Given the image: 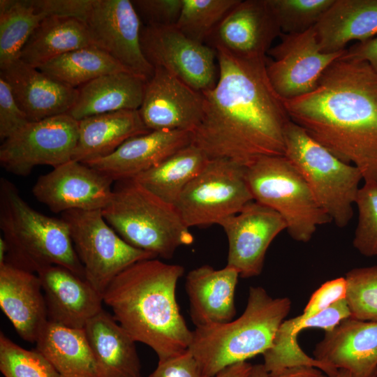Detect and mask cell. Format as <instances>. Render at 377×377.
<instances>
[{
	"instance_id": "60d3db41",
	"label": "cell",
	"mask_w": 377,
	"mask_h": 377,
	"mask_svg": "<svg viewBox=\"0 0 377 377\" xmlns=\"http://www.w3.org/2000/svg\"><path fill=\"white\" fill-rule=\"evenodd\" d=\"M347 283L345 277H338L323 283L311 296L302 316H314L339 300L346 299Z\"/></svg>"
},
{
	"instance_id": "f6af8a7d",
	"label": "cell",
	"mask_w": 377,
	"mask_h": 377,
	"mask_svg": "<svg viewBox=\"0 0 377 377\" xmlns=\"http://www.w3.org/2000/svg\"><path fill=\"white\" fill-rule=\"evenodd\" d=\"M319 369L311 366H296L286 368L278 373L269 374V377H322Z\"/></svg>"
},
{
	"instance_id": "9a60e30c",
	"label": "cell",
	"mask_w": 377,
	"mask_h": 377,
	"mask_svg": "<svg viewBox=\"0 0 377 377\" xmlns=\"http://www.w3.org/2000/svg\"><path fill=\"white\" fill-rule=\"evenodd\" d=\"M113 182L94 168L71 159L40 176L32 193L54 213L102 210L111 199Z\"/></svg>"
},
{
	"instance_id": "e575fe53",
	"label": "cell",
	"mask_w": 377,
	"mask_h": 377,
	"mask_svg": "<svg viewBox=\"0 0 377 377\" xmlns=\"http://www.w3.org/2000/svg\"><path fill=\"white\" fill-rule=\"evenodd\" d=\"M0 371L4 377H60L36 348L28 350L0 332Z\"/></svg>"
},
{
	"instance_id": "7402d4cb",
	"label": "cell",
	"mask_w": 377,
	"mask_h": 377,
	"mask_svg": "<svg viewBox=\"0 0 377 377\" xmlns=\"http://www.w3.org/2000/svg\"><path fill=\"white\" fill-rule=\"evenodd\" d=\"M0 75L30 121L67 114L73 108L77 90L62 83L19 58L1 68Z\"/></svg>"
},
{
	"instance_id": "484cf974",
	"label": "cell",
	"mask_w": 377,
	"mask_h": 377,
	"mask_svg": "<svg viewBox=\"0 0 377 377\" xmlns=\"http://www.w3.org/2000/svg\"><path fill=\"white\" fill-rule=\"evenodd\" d=\"M313 28L322 52L344 51L377 35V0H334Z\"/></svg>"
},
{
	"instance_id": "f35d334b",
	"label": "cell",
	"mask_w": 377,
	"mask_h": 377,
	"mask_svg": "<svg viewBox=\"0 0 377 377\" xmlns=\"http://www.w3.org/2000/svg\"><path fill=\"white\" fill-rule=\"evenodd\" d=\"M132 3L147 25H175L183 6V0H134Z\"/></svg>"
},
{
	"instance_id": "f1b7e54d",
	"label": "cell",
	"mask_w": 377,
	"mask_h": 377,
	"mask_svg": "<svg viewBox=\"0 0 377 377\" xmlns=\"http://www.w3.org/2000/svg\"><path fill=\"white\" fill-rule=\"evenodd\" d=\"M36 344L60 377H101L83 329L48 321Z\"/></svg>"
},
{
	"instance_id": "ab89813d",
	"label": "cell",
	"mask_w": 377,
	"mask_h": 377,
	"mask_svg": "<svg viewBox=\"0 0 377 377\" xmlns=\"http://www.w3.org/2000/svg\"><path fill=\"white\" fill-rule=\"evenodd\" d=\"M17 103L6 80L0 75V138L2 141L29 122Z\"/></svg>"
},
{
	"instance_id": "83f0119b",
	"label": "cell",
	"mask_w": 377,
	"mask_h": 377,
	"mask_svg": "<svg viewBox=\"0 0 377 377\" xmlns=\"http://www.w3.org/2000/svg\"><path fill=\"white\" fill-rule=\"evenodd\" d=\"M147 80L129 71L107 74L77 88V96L67 113L77 121L124 110H139Z\"/></svg>"
},
{
	"instance_id": "ee69618b",
	"label": "cell",
	"mask_w": 377,
	"mask_h": 377,
	"mask_svg": "<svg viewBox=\"0 0 377 377\" xmlns=\"http://www.w3.org/2000/svg\"><path fill=\"white\" fill-rule=\"evenodd\" d=\"M344 58L368 63L377 73V36L346 49Z\"/></svg>"
},
{
	"instance_id": "277c9868",
	"label": "cell",
	"mask_w": 377,
	"mask_h": 377,
	"mask_svg": "<svg viewBox=\"0 0 377 377\" xmlns=\"http://www.w3.org/2000/svg\"><path fill=\"white\" fill-rule=\"evenodd\" d=\"M288 297H272L260 286H251L242 315L230 321L195 327L188 348L202 377H213L226 367L263 354L288 315Z\"/></svg>"
},
{
	"instance_id": "b9f144b4",
	"label": "cell",
	"mask_w": 377,
	"mask_h": 377,
	"mask_svg": "<svg viewBox=\"0 0 377 377\" xmlns=\"http://www.w3.org/2000/svg\"><path fill=\"white\" fill-rule=\"evenodd\" d=\"M148 377H202L199 365L191 353L185 352L158 362Z\"/></svg>"
},
{
	"instance_id": "d590c367",
	"label": "cell",
	"mask_w": 377,
	"mask_h": 377,
	"mask_svg": "<svg viewBox=\"0 0 377 377\" xmlns=\"http://www.w3.org/2000/svg\"><path fill=\"white\" fill-rule=\"evenodd\" d=\"M344 277L350 317L377 321V265L353 268Z\"/></svg>"
},
{
	"instance_id": "681fc988",
	"label": "cell",
	"mask_w": 377,
	"mask_h": 377,
	"mask_svg": "<svg viewBox=\"0 0 377 377\" xmlns=\"http://www.w3.org/2000/svg\"><path fill=\"white\" fill-rule=\"evenodd\" d=\"M322 377H329V376L323 375ZM332 377H353V376L347 370L339 369L337 374Z\"/></svg>"
},
{
	"instance_id": "4316f807",
	"label": "cell",
	"mask_w": 377,
	"mask_h": 377,
	"mask_svg": "<svg viewBox=\"0 0 377 377\" xmlns=\"http://www.w3.org/2000/svg\"><path fill=\"white\" fill-rule=\"evenodd\" d=\"M151 131L138 110H124L78 121V139L73 160L85 163L109 156L127 140Z\"/></svg>"
},
{
	"instance_id": "74e56055",
	"label": "cell",
	"mask_w": 377,
	"mask_h": 377,
	"mask_svg": "<svg viewBox=\"0 0 377 377\" xmlns=\"http://www.w3.org/2000/svg\"><path fill=\"white\" fill-rule=\"evenodd\" d=\"M355 205L358 217L353 245L364 256H377V183L364 182Z\"/></svg>"
},
{
	"instance_id": "2e32d148",
	"label": "cell",
	"mask_w": 377,
	"mask_h": 377,
	"mask_svg": "<svg viewBox=\"0 0 377 377\" xmlns=\"http://www.w3.org/2000/svg\"><path fill=\"white\" fill-rule=\"evenodd\" d=\"M219 225L228 241L226 265L244 279L261 274L269 245L287 228L279 214L254 200Z\"/></svg>"
},
{
	"instance_id": "44dd1931",
	"label": "cell",
	"mask_w": 377,
	"mask_h": 377,
	"mask_svg": "<svg viewBox=\"0 0 377 377\" xmlns=\"http://www.w3.org/2000/svg\"><path fill=\"white\" fill-rule=\"evenodd\" d=\"M192 133L186 131H151L124 142L105 157L86 165L114 182L133 179L191 144Z\"/></svg>"
},
{
	"instance_id": "8992f818",
	"label": "cell",
	"mask_w": 377,
	"mask_h": 377,
	"mask_svg": "<svg viewBox=\"0 0 377 377\" xmlns=\"http://www.w3.org/2000/svg\"><path fill=\"white\" fill-rule=\"evenodd\" d=\"M109 203L101 212L107 223L130 245L156 257L170 258L194 241L176 207L134 179L114 182Z\"/></svg>"
},
{
	"instance_id": "603a6c76",
	"label": "cell",
	"mask_w": 377,
	"mask_h": 377,
	"mask_svg": "<svg viewBox=\"0 0 377 377\" xmlns=\"http://www.w3.org/2000/svg\"><path fill=\"white\" fill-rule=\"evenodd\" d=\"M0 307L18 335L36 343L48 323L38 275L8 263L0 265Z\"/></svg>"
},
{
	"instance_id": "6da1fadb",
	"label": "cell",
	"mask_w": 377,
	"mask_h": 377,
	"mask_svg": "<svg viewBox=\"0 0 377 377\" xmlns=\"http://www.w3.org/2000/svg\"><path fill=\"white\" fill-rule=\"evenodd\" d=\"M219 77L203 91L202 118L191 145L209 158L248 165L258 158L284 156L285 131L290 119L283 99L267 75L266 57H244L221 47Z\"/></svg>"
},
{
	"instance_id": "8fae6325",
	"label": "cell",
	"mask_w": 377,
	"mask_h": 377,
	"mask_svg": "<svg viewBox=\"0 0 377 377\" xmlns=\"http://www.w3.org/2000/svg\"><path fill=\"white\" fill-rule=\"evenodd\" d=\"M77 139L78 121L68 114L29 121L2 142L0 163L18 176L38 165L56 168L72 159Z\"/></svg>"
},
{
	"instance_id": "7a4b0ae2",
	"label": "cell",
	"mask_w": 377,
	"mask_h": 377,
	"mask_svg": "<svg viewBox=\"0 0 377 377\" xmlns=\"http://www.w3.org/2000/svg\"><path fill=\"white\" fill-rule=\"evenodd\" d=\"M283 101L290 121L377 183V73L368 63L342 57L314 89Z\"/></svg>"
},
{
	"instance_id": "e0dca14e",
	"label": "cell",
	"mask_w": 377,
	"mask_h": 377,
	"mask_svg": "<svg viewBox=\"0 0 377 377\" xmlns=\"http://www.w3.org/2000/svg\"><path fill=\"white\" fill-rule=\"evenodd\" d=\"M204 98L161 67L147 80L139 112L150 131L193 132L202 115Z\"/></svg>"
},
{
	"instance_id": "7dc6e473",
	"label": "cell",
	"mask_w": 377,
	"mask_h": 377,
	"mask_svg": "<svg viewBox=\"0 0 377 377\" xmlns=\"http://www.w3.org/2000/svg\"><path fill=\"white\" fill-rule=\"evenodd\" d=\"M248 377H269V373L263 364L253 365Z\"/></svg>"
},
{
	"instance_id": "4fadbf2b",
	"label": "cell",
	"mask_w": 377,
	"mask_h": 377,
	"mask_svg": "<svg viewBox=\"0 0 377 377\" xmlns=\"http://www.w3.org/2000/svg\"><path fill=\"white\" fill-rule=\"evenodd\" d=\"M83 22L93 46L135 74L147 80L153 75L154 68L142 50L140 17L132 1L91 0Z\"/></svg>"
},
{
	"instance_id": "cb8c5ba5",
	"label": "cell",
	"mask_w": 377,
	"mask_h": 377,
	"mask_svg": "<svg viewBox=\"0 0 377 377\" xmlns=\"http://www.w3.org/2000/svg\"><path fill=\"white\" fill-rule=\"evenodd\" d=\"M239 275L226 266L215 269L205 265L191 270L186 277V291L191 318L195 327L220 324L234 319L235 293Z\"/></svg>"
},
{
	"instance_id": "836d02e7",
	"label": "cell",
	"mask_w": 377,
	"mask_h": 377,
	"mask_svg": "<svg viewBox=\"0 0 377 377\" xmlns=\"http://www.w3.org/2000/svg\"><path fill=\"white\" fill-rule=\"evenodd\" d=\"M240 0H183L176 27L187 37L205 43Z\"/></svg>"
},
{
	"instance_id": "bcb514c9",
	"label": "cell",
	"mask_w": 377,
	"mask_h": 377,
	"mask_svg": "<svg viewBox=\"0 0 377 377\" xmlns=\"http://www.w3.org/2000/svg\"><path fill=\"white\" fill-rule=\"evenodd\" d=\"M252 366L246 361L238 362L226 367L213 377H248Z\"/></svg>"
},
{
	"instance_id": "d6986e66",
	"label": "cell",
	"mask_w": 377,
	"mask_h": 377,
	"mask_svg": "<svg viewBox=\"0 0 377 377\" xmlns=\"http://www.w3.org/2000/svg\"><path fill=\"white\" fill-rule=\"evenodd\" d=\"M37 274L41 281L48 320L73 329H83L103 308V295L85 279L68 269L51 265Z\"/></svg>"
},
{
	"instance_id": "7c38bea8",
	"label": "cell",
	"mask_w": 377,
	"mask_h": 377,
	"mask_svg": "<svg viewBox=\"0 0 377 377\" xmlns=\"http://www.w3.org/2000/svg\"><path fill=\"white\" fill-rule=\"evenodd\" d=\"M140 43L154 67L166 70L195 90L212 89L219 77L215 50L187 37L176 25H145Z\"/></svg>"
},
{
	"instance_id": "52a82bcc",
	"label": "cell",
	"mask_w": 377,
	"mask_h": 377,
	"mask_svg": "<svg viewBox=\"0 0 377 377\" xmlns=\"http://www.w3.org/2000/svg\"><path fill=\"white\" fill-rule=\"evenodd\" d=\"M284 156L306 181L316 200L339 228L353 216L362 175L321 145L292 121L285 131Z\"/></svg>"
},
{
	"instance_id": "ac0fdd59",
	"label": "cell",
	"mask_w": 377,
	"mask_h": 377,
	"mask_svg": "<svg viewBox=\"0 0 377 377\" xmlns=\"http://www.w3.org/2000/svg\"><path fill=\"white\" fill-rule=\"evenodd\" d=\"M281 34L267 0H240L207 40L237 56L266 57Z\"/></svg>"
},
{
	"instance_id": "d4e9b609",
	"label": "cell",
	"mask_w": 377,
	"mask_h": 377,
	"mask_svg": "<svg viewBox=\"0 0 377 377\" xmlns=\"http://www.w3.org/2000/svg\"><path fill=\"white\" fill-rule=\"evenodd\" d=\"M101 377H142L135 341L104 309L83 328Z\"/></svg>"
},
{
	"instance_id": "9c48e42d",
	"label": "cell",
	"mask_w": 377,
	"mask_h": 377,
	"mask_svg": "<svg viewBox=\"0 0 377 377\" xmlns=\"http://www.w3.org/2000/svg\"><path fill=\"white\" fill-rule=\"evenodd\" d=\"M61 215L68 226L85 279L102 295L127 267L156 258L123 239L105 220L101 210L73 209Z\"/></svg>"
},
{
	"instance_id": "c3c4849f",
	"label": "cell",
	"mask_w": 377,
	"mask_h": 377,
	"mask_svg": "<svg viewBox=\"0 0 377 377\" xmlns=\"http://www.w3.org/2000/svg\"><path fill=\"white\" fill-rule=\"evenodd\" d=\"M7 253V246L4 239L0 237V265H3L6 262Z\"/></svg>"
},
{
	"instance_id": "f907efd6",
	"label": "cell",
	"mask_w": 377,
	"mask_h": 377,
	"mask_svg": "<svg viewBox=\"0 0 377 377\" xmlns=\"http://www.w3.org/2000/svg\"><path fill=\"white\" fill-rule=\"evenodd\" d=\"M376 377H377V376H376Z\"/></svg>"
},
{
	"instance_id": "3957f363",
	"label": "cell",
	"mask_w": 377,
	"mask_h": 377,
	"mask_svg": "<svg viewBox=\"0 0 377 377\" xmlns=\"http://www.w3.org/2000/svg\"><path fill=\"white\" fill-rule=\"evenodd\" d=\"M184 272L179 265L140 260L117 276L103 294L116 320L135 342L150 347L158 362L185 352L192 341L193 331L176 299Z\"/></svg>"
},
{
	"instance_id": "5bb4252c",
	"label": "cell",
	"mask_w": 377,
	"mask_h": 377,
	"mask_svg": "<svg viewBox=\"0 0 377 377\" xmlns=\"http://www.w3.org/2000/svg\"><path fill=\"white\" fill-rule=\"evenodd\" d=\"M281 41L267 54L266 61L269 81L283 100L311 91L327 68L342 57L346 50L326 53L320 50L314 28L302 33L281 34Z\"/></svg>"
},
{
	"instance_id": "f546056e",
	"label": "cell",
	"mask_w": 377,
	"mask_h": 377,
	"mask_svg": "<svg viewBox=\"0 0 377 377\" xmlns=\"http://www.w3.org/2000/svg\"><path fill=\"white\" fill-rule=\"evenodd\" d=\"M91 45L84 22L75 17L52 16L43 20L32 32L19 59L38 68L66 52Z\"/></svg>"
},
{
	"instance_id": "d6a6232c",
	"label": "cell",
	"mask_w": 377,
	"mask_h": 377,
	"mask_svg": "<svg viewBox=\"0 0 377 377\" xmlns=\"http://www.w3.org/2000/svg\"><path fill=\"white\" fill-rule=\"evenodd\" d=\"M47 17L35 0H0V69L19 58L32 32Z\"/></svg>"
},
{
	"instance_id": "30bf717a",
	"label": "cell",
	"mask_w": 377,
	"mask_h": 377,
	"mask_svg": "<svg viewBox=\"0 0 377 377\" xmlns=\"http://www.w3.org/2000/svg\"><path fill=\"white\" fill-rule=\"evenodd\" d=\"M246 166L226 158L209 159L186 186L175 207L184 224H219L253 200L246 179Z\"/></svg>"
},
{
	"instance_id": "ffe728a7",
	"label": "cell",
	"mask_w": 377,
	"mask_h": 377,
	"mask_svg": "<svg viewBox=\"0 0 377 377\" xmlns=\"http://www.w3.org/2000/svg\"><path fill=\"white\" fill-rule=\"evenodd\" d=\"M313 357L353 377L377 376V321L349 317L316 344Z\"/></svg>"
},
{
	"instance_id": "5b68a950",
	"label": "cell",
	"mask_w": 377,
	"mask_h": 377,
	"mask_svg": "<svg viewBox=\"0 0 377 377\" xmlns=\"http://www.w3.org/2000/svg\"><path fill=\"white\" fill-rule=\"evenodd\" d=\"M0 228L7 246L5 263L36 274L59 265L85 279L67 223L34 209L4 177L0 179Z\"/></svg>"
},
{
	"instance_id": "4dcf8cb0",
	"label": "cell",
	"mask_w": 377,
	"mask_h": 377,
	"mask_svg": "<svg viewBox=\"0 0 377 377\" xmlns=\"http://www.w3.org/2000/svg\"><path fill=\"white\" fill-rule=\"evenodd\" d=\"M209 160L203 151L191 144L133 179L164 202L175 206L184 189Z\"/></svg>"
},
{
	"instance_id": "ba28073f",
	"label": "cell",
	"mask_w": 377,
	"mask_h": 377,
	"mask_svg": "<svg viewBox=\"0 0 377 377\" xmlns=\"http://www.w3.org/2000/svg\"><path fill=\"white\" fill-rule=\"evenodd\" d=\"M245 172L253 200L279 214L293 239L308 242L319 226L332 222L285 156L258 158L246 166Z\"/></svg>"
},
{
	"instance_id": "1f68e13d",
	"label": "cell",
	"mask_w": 377,
	"mask_h": 377,
	"mask_svg": "<svg viewBox=\"0 0 377 377\" xmlns=\"http://www.w3.org/2000/svg\"><path fill=\"white\" fill-rule=\"evenodd\" d=\"M38 69L75 89L102 75L129 71L108 53L93 45L66 52Z\"/></svg>"
},
{
	"instance_id": "8d00e7d4",
	"label": "cell",
	"mask_w": 377,
	"mask_h": 377,
	"mask_svg": "<svg viewBox=\"0 0 377 377\" xmlns=\"http://www.w3.org/2000/svg\"><path fill=\"white\" fill-rule=\"evenodd\" d=\"M282 34L302 33L312 27L334 0H267Z\"/></svg>"
},
{
	"instance_id": "7bdbcfd3",
	"label": "cell",
	"mask_w": 377,
	"mask_h": 377,
	"mask_svg": "<svg viewBox=\"0 0 377 377\" xmlns=\"http://www.w3.org/2000/svg\"><path fill=\"white\" fill-rule=\"evenodd\" d=\"M38 8L47 17L60 16L79 19L83 22L91 0H36Z\"/></svg>"
}]
</instances>
